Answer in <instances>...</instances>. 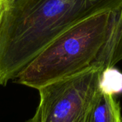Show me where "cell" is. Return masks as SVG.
Listing matches in <instances>:
<instances>
[{
	"label": "cell",
	"mask_w": 122,
	"mask_h": 122,
	"mask_svg": "<svg viewBox=\"0 0 122 122\" xmlns=\"http://www.w3.org/2000/svg\"><path fill=\"white\" fill-rule=\"evenodd\" d=\"M4 5V4H3ZM122 0H12L0 21V85L5 86L66 31Z\"/></svg>",
	"instance_id": "obj_1"
},
{
	"label": "cell",
	"mask_w": 122,
	"mask_h": 122,
	"mask_svg": "<svg viewBox=\"0 0 122 122\" xmlns=\"http://www.w3.org/2000/svg\"><path fill=\"white\" fill-rule=\"evenodd\" d=\"M113 11L94 15L66 31L19 73L17 82L39 89L92 66L109 29Z\"/></svg>",
	"instance_id": "obj_2"
},
{
	"label": "cell",
	"mask_w": 122,
	"mask_h": 122,
	"mask_svg": "<svg viewBox=\"0 0 122 122\" xmlns=\"http://www.w3.org/2000/svg\"><path fill=\"white\" fill-rule=\"evenodd\" d=\"M102 72L91 66L39 89V122H85L100 89Z\"/></svg>",
	"instance_id": "obj_3"
},
{
	"label": "cell",
	"mask_w": 122,
	"mask_h": 122,
	"mask_svg": "<svg viewBox=\"0 0 122 122\" xmlns=\"http://www.w3.org/2000/svg\"><path fill=\"white\" fill-rule=\"evenodd\" d=\"M122 60V7L113 11L112 23L105 41L92 66L102 71L114 67Z\"/></svg>",
	"instance_id": "obj_4"
},
{
	"label": "cell",
	"mask_w": 122,
	"mask_h": 122,
	"mask_svg": "<svg viewBox=\"0 0 122 122\" xmlns=\"http://www.w3.org/2000/svg\"><path fill=\"white\" fill-rule=\"evenodd\" d=\"M85 122H122L119 102L113 95L99 89L89 108Z\"/></svg>",
	"instance_id": "obj_5"
},
{
	"label": "cell",
	"mask_w": 122,
	"mask_h": 122,
	"mask_svg": "<svg viewBox=\"0 0 122 122\" xmlns=\"http://www.w3.org/2000/svg\"><path fill=\"white\" fill-rule=\"evenodd\" d=\"M100 89L113 96L122 93V72L114 67L102 71L100 79Z\"/></svg>",
	"instance_id": "obj_6"
},
{
	"label": "cell",
	"mask_w": 122,
	"mask_h": 122,
	"mask_svg": "<svg viewBox=\"0 0 122 122\" xmlns=\"http://www.w3.org/2000/svg\"><path fill=\"white\" fill-rule=\"evenodd\" d=\"M25 122H39V116H38L37 113L36 112V114H34V116L32 118H31L30 119L26 121Z\"/></svg>",
	"instance_id": "obj_7"
},
{
	"label": "cell",
	"mask_w": 122,
	"mask_h": 122,
	"mask_svg": "<svg viewBox=\"0 0 122 122\" xmlns=\"http://www.w3.org/2000/svg\"><path fill=\"white\" fill-rule=\"evenodd\" d=\"M3 10H4V5L1 3V1H0V21H1V15H2Z\"/></svg>",
	"instance_id": "obj_8"
},
{
	"label": "cell",
	"mask_w": 122,
	"mask_h": 122,
	"mask_svg": "<svg viewBox=\"0 0 122 122\" xmlns=\"http://www.w3.org/2000/svg\"><path fill=\"white\" fill-rule=\"evenodd\" d=\"M12 0H1V3L4 4V5H5V4H8V3H9L10 1H11Z\"/></svg>",
	"instance_id": "obj_9"
}]
</instances>
